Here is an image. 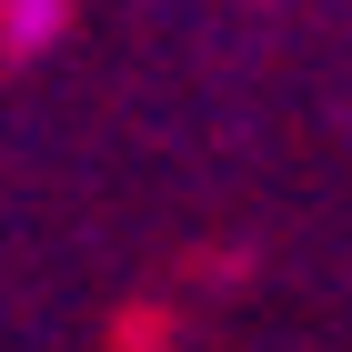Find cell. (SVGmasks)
Instances as JSON below:
<instances>
[{"instance_id": "1", "label": "cell", "mask_w": 352, "mask_h": 352, "mask_svg": "<svg viewBox=\"0 0 352 352\" xmlns=\"http://www.w3.org/2000/svg\"><path fill=\"white\" fill-rule=\"evenodd\" d=\"M60 10H71V0H0V41H10V51H41L60 30Z\"/></svg>"}]
</instances>
